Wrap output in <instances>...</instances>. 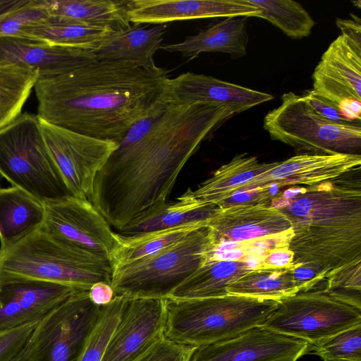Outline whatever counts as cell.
Segmentation results:
<instances>
[{"label":"cell","instance_id":"5bb4252c","mask_svg":"<svg viewBox=\"0 0 361 361\" xmlns=\"http://www.w3.org/2000/svg\"><path fill=\"white\" fill-rule=\"evenodd\" d=\"M206 226L212 250L228 243H290L293 236L291 222L286 214L273 206L260 203L219 207L207 220Z\"/></svg>","mask_w":361,"mask_h":361},{"label":"cell","instance_id":"4316f807","mask_svg":"<svg viewBox=\"0 0 361 361\" xmlns=\"http://www.w3.org/2000/svg\"><path fill=\"white\" fill-rule=\"evenodd\" d=\"M255 267L250 261L243 259L207 262L175 288L167 298L190 300L226 295L230 284Z\"/></svg>","mask_w":361,"mask_h":361},{"label":"cell","instance_id":"ac0fdd59","mask_svg":"<svg viewBox=\"0 0 361 361\" xmlns=\"http://www.w3.org/2000/svg\"><path fill=\"white\" fill-rule=\"evenodd\" d=\"M360 164L361 155L300 154L278 161L272 169L248 182L238 192L268 190L271 186L316 185L335 180L360 168Z\"/></svg>","mask_w":361,"mask_h":361},{"label":"cell","instance_id":"d4e9b609","mask_svg":"<svg viewBox=\"0 0 361 361\" xmlns=\"http://www.w3.org/2000/svg\"><path fill=\"white\" fill-rule=\"evenodd\" d=\"M168 24L132 27L110 36L92 51L99 61H124L142 66L155 64L153 56L161 49Z\"/></svg>","mask_w":361,"mask_h":361},{"label":"cell","instance_id":"cb8c5ba5","mask_svg":"<svg viewBox=\"0 0 361 361\" xmlns=\"http://www.w3.org/2000/svg\"><path fill=\"white\" fill-rule=\"evenodd\" d=\"M42 202L15 186L0 188V249L7 248L39 228Z\"/></svg>","mask_w":361,"mask_h":361},{"label":"cell","instance_id":"f1b7e54d","mask_svg":"<svg viewBox=\"0 0 361 361\" xmlns=\"http://www.w3.org/2000/svg\"><path fill=\"white\" fill-rule=\"evenodd\" d=\"M116 32H118L109 27L87 25L49 16L25 28L20 37L92 52Z\"/></svg>","mask_w":361,"mask_h":361},{"label":"cell","instance_id":"44dd1931","mask_svg":"<svg viewBox=\"0 0 361 361\" xmlns=\"http://www.w3.org/2000/svg\"><path fill=\"white\" fill-rule=\"evenodd\" d=\"M97 61L90 51L24 37L0 36V64L36 70L39 76L66 73Z\"/></svg>","mask_w":361,"mask_h":361},{"label":"cell","instance_id":"1f68e13d","mask_svg":"<svg viewBox=\"0 0 361 361\" xmlns=\"http://www.w3.org/2000/svg\"><path fill=\"white\" fill-rule=\"evenodd\" d=\"M38 77L36 70L0 64V130L21 114Z\"/></svg>","mask_w":361,"mask_h":361},{"label":"cell","instance_id":"ab89813d","mask_svg":"<svg viewBox=\"0 0 361 361\" xmlns=\"http://www.w3.org/2000/svg\"><path fill=\"white\" fill-rule=\"evenodd\" d=\"M302 96L317 114L329 121L341 124L355 122L346 117L337 106L316 94L312 90L305 91Z\"/></svg>","mask_w":361,"mask_h":361},{"label":"cell","instance_id":"ffe728a7","mask_svg":"<svg viewBox=\"0 0 361 361\" xmlns=\"http://www.w3.org/2000/svg\"><path fill=\"white\" fill-rule=\"evenodd\" d=\"M249 0H130L128 18L135 25L167 24L176 20L236 17L260 18Z\"/></svg>","mask_w":361,"mask_h":361},{"label":"cell","instance_id":"d6986e66","mask_svg":"<svg viewBox=\"0 0 361 361\" xmlns=\"http://www.w3.org/2000/svg\"><path fill=\"white\" fill-rule=\"evenodd\" d=\"M161 99L177 105L195 103L225 105L238 114L272 100L274 96L210 75L186 72L166 80Z\"/></svg>","mask_w":361,"mask_h":361},{"label":"cell","instance_id":"d590c367","mask_svg":"<svg viewBox=\"0 0 361 361\" xmlns=\"http://www.w3.org/2000/svg\"><path fill=\"white\" fill-rule=\"evenodd\" d=\"M323 290L343 303L361 309V262L347 265L329 275Z\"/></svg>","mask_w":361,"mask_h":361},{"label":"cell","instance_id":"d6a6232c","mask_svg":"<svg viewBox=\"0 0 361 361\" xmlns=\"http://www.w3.org/2000/svg\"><path fill=\"white\" fill-rule=\"evenodd\" d=\"M261 13L260 18L269 21L287 36L300 39L309 36L315 25L303 6L290 0H249Z\"/></svg>","mask_w":361,"mask_h":361},{"label":"cell","instance_id":"2e32d148","mask_svg":"<svg viewBox=\"0 0 361 361\" xmlns=\"http://www.w3.org/2000/svg\"><path fill=\"white\" fill-rule=\"evenodd\" d=\"M77 290L72 287L0 274V334L38 323Z\"/></svg>","mask_w":361,"mask_h":361},{"label":"cell","instance_id":"f35d334b","mask_svg":"<svg viewBox=\"0 0 361 361\" xmlns=\"http://www.w3.org/2000/svg\"><path fill=\"white\" fill-rule=\"evenodd\" d=\"M37 323H32L0 334V361H8L28 341Z\"/></svg>","mask_w":361,"mask_h":361},{"label":"cell","instance_id":"83f0119b","mask_svg":"<svg viewBox=\"0 0 361 361\" xmlns=\"http://www.w3.org/2000/svg\"><path fill=\"white\" fill-rule=\"evenodd\" d=\"M219 207L200 202L184 192L175 202H166L148 209L118 233L135 235L205 221L214 215Z\"/></svg>","mask_w":361,"mask_h":361},{"label":"cell","instance_id":"b9f144b4","mask_svg":"<svg viewBox=\"0 0 361 361\" xmlns=\"http://www.w3.org/2000/svg\"><path fill=\"white\" fill-rule=\"evenodd\" d=\"M88 295L91 302L99 307L107 305L115 297L111 284L102 281L93 284L88 290Z\"/></svg>","mask_w":361,"mask_h":361},{"label":"cell","instance_id":"484cf974","mask_svg":"<svg viewBox=\"0 0 361 361\" xmlns=\"http://www.w3.org/2000/svg\"><path fill=\"white\" fill-rule=\"evenodd\" d=\"M128 1L117 0H39L49 16L116 32L132 27L128 18Z\"/></svg>","mask_w":361,"mask_h":361},{"label":"cell","instance_id":"7a4b0ae2","mask_svg":"<svg viewBox=\"0 0 361 361\" xmlns=\"http://www.w3.org/2000/svg\"><path fill=\"white\" fill-rule=\"evenodd\" d=\"M168 71L156 64L95 61L66 73L39 76L40 120L118 143L160 99Z\"/></svg>","mask_w":361,"mask_h":361},{"label":"cell","instance_id":"9a60e30c","mask_svg":"<svg viewBox=\"0 0 361 361\" xmlns=\"http://www.w3.org/2000/svg\"><path fill=\"white\" fill-rule=\"evenodd\" d=\"M310 343L256 326L224 341L195 348L188 361H297Z\"/></svg>","mask_w":361,"mask_h":361},{"label":"cell","instance_id":"9c48e42d","mask_svg":"<svg viewBox=\"0 0 361 361\" xmlns=\"http://www.w3.org/2000/svg\"><path fill=\"white\" fill-rule=\"evenodd\" d=\"M337 18L341 34L322 54L312 74L313 92L337 106L351 121L360 122V20Z\"/></svg>","mask_w":361,"mask_h":361},{"label":"cell","instance_id":"f546056e","mask_svg":"<svg viewBox=\"0 0 361 361\" xmlns=\"http://www.w3.org/2000/svg\"><path fill=\"white\" fill-rule=\"evenodd\" d=\"M206 223L207 221L194 222L135 235L114 232V246L109 255L112 269L155 255L192 231L206 226Z\"/></svg>","mask_w":361,"mask_h":361},{"label":"cell","instance_id":"603a6c76","mask_svg":"<svg viewBox=\"0 0 361 361\" xmlns=\"http://www.w3.org/2000/svg\"><path fill=\"white\" fill-rule=\"evenodd\" d=\"M277 162H259L256 157L247 153L235 155L195 190L189 188L185 193L200 202L220 207L248 182L272 169Z\"/></svg>","mask_w":361,"mask_h":361},{"label":"cell","instance_id":"4dcf8cb0","mask_svg":"<svg viewBox=\"0 0 361 361\" xmlns=\"http://www.w3.org/2000/svg\"><path fill=\"white\" fill-rule=\"evenodd\" d=\"M291 268L257 267L230 284L226 292L231 295L279 301L301 291Z\"/></svg>","mask_w":361,"mask_h":361},{"label":"cell","instance_id":"52a82bcc","mask_svg":"<svg viewBox=\"0 0 361 361\" xmlns=\"http://www.w3.org/2000/svg\"><path fill=\"white\" fill-rule=\"evenodd\" d=\"M0 175L41 202L71 196L46 145L36 114L0 130Z\"/></svg>","mask_w":361,"mask_h":361},{"label":"cell","instance_id":"7c38bea8","mask_svg":"<svg viewBox=\"0 0 361 361\" xmlns=\"http://www.w3.org/2000/svg\"><path fill=\"white\" fill-rule=\"evenodd\" d=\"M39 123L49 152L71 195L89 200L97 174L118 143L87 136L40 119Z\"/></svg>","mask_w":361,"mask_h":361},{"label":"cell","instance_id":"60d3db41","mask_svg":"<svg viewBox=\"0 0 361 361\" xmlns=\"http://www.w3.org/2000/svg\"><path fill=\"white\" fill-rule=\"evenodd\" d=\"M293 252L288 245L269 250L257 267L271 269H290L293 266Z\"/></svg>","mask_w":361,"mask_h":361},{"label":"cell","instance_id":"e575fe53","mask_svg":"<svg viewBox=\"0 0 361 361\" xmlns=\"http://www.w3.org/2000/svg\"><path fill=\"white\" fill-rule=\"evenodd\" d=\"M310 353L324 361H361V324L310 343Z\"/></svg>","mask_w":361,"mask_h":361},{"label":"cell","instance_id":"74e56055","mask_svg":"<svg viewBox=\"0 0 361 361\" xmlns=\"http://www.w3.org/2000/svg\"><path fill=\"white\" fill-rule=\"evenodd\" d=\"M194 348L164 337L135 361H188Z\"/></svg>","mask_w":361,"mask_h":361},{"label":"cell","instance_id":"3957f363","mask_svg":"<svg viewBox=\"0 0 361 361\" xmlns=\"http://www.w3.org/2000/svg\"><path fill=\"white\" fill-rule=\"evenodd\" d=\"M272 197L269 205L290 219L288 247L293 266L312 269L324 279L361 262V190L337 180Z\"/></svg>","mask_w":361,"mask_h":361},{"label":"cell","instance_id":"7bdbcfd3","mask_svg":"<svg viewBox=\"0 0 361 361\" xmlns=\"http://www.w3.org/2000/svg\"><path fill=\"white\" fill-rule=\"evenodd\" d=\"M8 361H30L29 339L26 343Z\"/></svg>","mask_w":361,"mask_h":361},{"label":"cell","instance_id":"8fae6325","mask_svg":"<svg viewBox=\"0 0 361 361\" xmlns=\"http://www.w3.org/2000/svg\"><path fill=\"white\" fill-rule=\"evenodd\" d=\"M102 307L77 290L39 322L29 338L30 361H78Z\"/></svg>","mask_w":361,"mask_h":361},{"label":"cell","instance_id":"836d02e7","mask_svg":"<svg viewBox=\"0 0 361 361\" xmlns=\"http://www.w3.org/2000/svg\"><path fill=\"white\" fill-rule=\"evenodd\" d=\"M127 297L115 296L113 300L101 309L78 361H101L106 345L119 320Z\"/></svg>","mask_w":361,"mask_h":361},{"label":"cell","instance_id":"e0dca14e","mask_svg":"<svg viewBox=\"0 0 361 361\" xmlns=\"http://www.w3.org/2000/svg\"><path fill=\"white\" fill-rule=\"evenodd\" d=\"M164 320L165 299L128 298L101 361H135L164 337Z\"/></svg>","mask_w":361,"mask_h":361},{"label":"cell","instance_id":"5b68a950","mask_svg":"<svg viewBox=\"0 0 361 361\" xmlns=\"http://www.w3.org/2000/svg\"><path fill=\"white\" fill-rule=\"evenodd\" d=\"M0 274L89 290L97 282L111 284L112 267L108 258L73 246L40 227L0 249Z\"/></svg>","mask_w":361,"mask_h":361},{"label":"cell","instance_id":"8992f818","mask_svg":"<svg viewBox=\"0 0 361 361\" xmlns=\"http://www.w3.org/2000/svg\"><path fill=\"white\" fill-rule=\"evenodd\" d=\"M212 250L206 226L158 253L112 269L115 296L166 299L198 268Z\"/></svg>","mask_w":361,"mask_h":361},{"label":"cell","instance_id":"4fadbf2b","mask_svg":"<svg viewBox=\"0 0 361 361\" xmlns=\"http://www.w3.org/2000/svg\"><path fill=\"white\" fill-rule=\"evenodd\" d=\"M44 205L42 228L73 246L109 259L114 232L90 200L66 196Z\"/></svg>","mask_w":361,"mask_h":361},{"label":"cell","instance_id":"277c9868","mask_svg":"<svg viewBox=\"0 0 361 361\" xmlns=\"http://www.w3.org/2000/svg\"><path fill=\"white\" fill-rule=\"evenodd\" d=\"M278 301L227 294L200 299H165L164 337L198 348L234 338L262 325Z\"/></svg>","mask_w":361,"mask_h":361},{"label":"cell","instance_id":"8d00e7d4","mask_svg":"<svg viewBox=\"0 0 361 361\" xmlns=\"http://www.w3.org/2000/svg\"><path fill=\"white\" fill-rule=\"evenodd\" d=\"M48 17L39 0H23L17 7L0 15V36L20 37L25 28Z\"/></svg>","mask_w":361,"mask_h":361},{"label":"cell","instance_id":"ee69618b","mask_svg":"<svg viewBox=\"0 0 361 361\" xmlns=\"http://www.w3.org/2000/svg\"><path fill=\"white\" fill-rule=\"evenodd\" d=\"M8 8V2L6 0H0V15L6 11Z\"/></svg>","mask_w":361,"mask_h":361},{"label":"cell","instance_id":"ba28073f","mask_svg":"<svg viewBox=\"0 0 361 361\" xmlns=\"http://www.w3.org/2000/svg\"><path fill=\"white\" fill-rule=\"evenodd\" d=\"M272 140L308 154L361 155L360 122L341 124L317 114L302 95L290 92L264 117Z\"/></svg>","mask_w":361,"mask_h":361},{"label":"cell","instance_id":"30bf717a","mask_svg":"<svg viewBox=\"0 0 361 361\" xmlns=\"http://www.w3.org/2000/svg\"><path fill=\"white\" fill-rule=\"evenodd\" d=\"M361 324V309L324 290L299 292L278 301L263 326L310 343Z\"/></svg>","mask_w":361,"mask_h":361},{"label":"cell","instance_id":"6da1fadb","mask_svg":"<svg viewBox=\"0 0 361 361\" xmlns=\"http://www.w3.org/2000/svg\"><path fill=\"white\" fill-rule=\"evenodd\" d=\"M235 115L225 105H177L160 98L118 143L97 174L89 200L120 232L166 202L202 142Z\"/></svg>","mask_w":361,"mask_h":361},{"label":"cell","instance_id":"7402d4cb","mask_svg":"<svg viewBox=\"0 0 361 361\" xmlns=\"http://www.w3.org/2000/svg\"><path fill=\"white\" fill-rule=\"evenodd\" d=\"M247 18L242 17L212 23L180 42L162 44L161 49L190 59L204 52H223L239 58L247 54Z\"/></svg>","mask_w":361,"mask_h":361}]
</instances>
